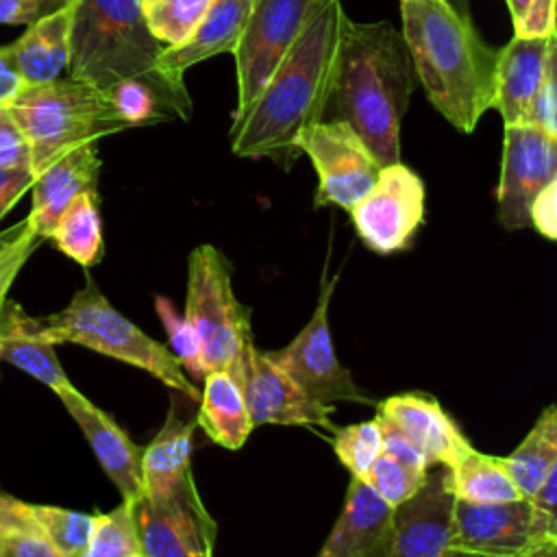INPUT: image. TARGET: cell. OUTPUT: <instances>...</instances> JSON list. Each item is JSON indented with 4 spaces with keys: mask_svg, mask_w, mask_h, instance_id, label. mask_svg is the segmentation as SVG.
<instances>
[{
    "mask_svg": "<svg viewBox=\"0 0 557 557\" xmlns=\"http://www.w3.org/2000/svg\"><path fill=\"white\" fill-rule=\"evenodd\" d=\"M337 276L322 278L320 296L309 322L302 331L283 348L268 350V355L318 403L333 407L335 403L376 405V400L361 389L350 370L337 359L331 329L329 305Z\"/></svg>",
    "mask_w": 557,
    "mask_h": 557,
    "instance_id": "cell-9",
    "label": "cell"
},
{
    "mask_svg": "<svg viewBox=\"0 0 557 557\" xmlns=\"http://www.w3.org/2000/svg\"><path fill=\"white\" fill-rule=\"evenodd\" d=\"M392 507L374 490L350 476L344 507L315 557H385Z\"/></svg>",
    "mask_w": 557,
    "mask_h": 557,
    "instance_id": "cell-20",
    "label": "cell"
},
{
    "mask_svg": "<svg viewBox=\"0 0 557 557\" xmlns=\"http://www.w3.org/2000/svg\"><path fill=\"white\" fill-rule=\"evenodd\" d=\"M0 546L4 557H63L46 537L30 503L0 492Z\"/></svg>",
    "mask_w": 557,
    "mask_h": 557,
    "instance_id": "cell-32",
    "label": "cell"
},
{
    "mask_svg": "<svg viewBox=\"0 0 557 557\" xmlns=\"http://www.w3.org/2000/svg\"><path fill=\"white\" fill-rule=\"evenodd\" d=\"M0 359H2V346H0Z\"/></svg>",
    "mask_w": 557,
    "mask_h": 557,
    "instance_id": "cell-50",
    "label": "cell"
},
{
    "mask_svg": "<svg viewBox=\"0 0 557 557\" xmlns=\"http://www.w3.org/2000/svg\"><path fill=\"white\" fill-rule=\"evenodd\" d=\"M557 542V520L540 516L529 498L507 503H455L457 557H524Z\"/></svg>",
    "mask_w": 557,
    "mask_h": 557,
    "instance_id": "cell-8",
    "label": "cell"
},
{
    "mask_svg": "<svg viewBox=\"0 0 557 557\" xmlns=\"http://www.w3.org/2000/svg\"><path fill=\"white\" fill-rule=\"evenodd\" d=\"M196 329L207 372L226 370L239 383L242 359L252 342L250 311L233 292V265L211 244L189 252L185 313Z\"/></svg>",
    "mask_w": 557,
    "mask_h": 557,
    "instance_id": "cell-7",
    "label": "cell"
},
{
    "mask_svg": "<svg viewBox=\"0 0 557 557\" xmlns=\"http://www.w3.org/2000/svg\"><path fill=\"white\" fill-rule=\"evenodd\" d=\"M348 213L370 250L379 255L405 250L424 222V183L403 161L387 163Z\"/></svg>",
    "mask_w": 557,
    "mask_h": 557,
    "instance_id": "cell-11",
    "label": "cell"
},
{
    "mask_svg": "<svg viewBox=\"0 0 557 557\" xmlns=\"http://www.w3.org/2000/svg\"><path fill=\"white\" fill-rule=\"evenodd\" d=\"M76 2L70 0L59 11L26 26L24 35L13 41L9 54L26 85H41L61 78L70 65L72 26Z\"/></svg>",
    "mask_w": 557,
    "mask_h": 557,
    "instance_id": "cell-25",
    "label": "cell"
},
{
    "mask_svg": "<svg viewBox=\"0 0 557 557\" xmlns=\"http://www.w3.org/2000/svg\"><path fill=\"white\" fill-rule=\"evenodd\" d=\"M426 472L416 470V468L381 453L376 457V461L372 463V468L368 470L363 481L374 490V494L385 505L396 507L418 492V487L424 483Z\"/></svg>",
    "mask_w": 557,
    "mask_h": 557,
    "instance_id": "cell-37",
    "label": "cell"
},
{
    "mask_svg": "<svg viewBox=\"0 0 557 557\" xmlns=\"http://www.w3.org/2000/svg\"><path fill=\"white\" fill-rule=\"evenodd\" d=\"M333 450L339 463L355 479H366L368 470L383 453V433L376 418L333 429Z\"/></svg>",
    "mask_w": 557,
    "mask_h": 557,
    "instance_id": "cell-34",
    "label": "cell"
},
{
    "mask_svg": "<svg viewBox=\"0 0 557 557\" xmlns=\"http://www.w3.org/2000/svg\"><path fill=\"white\" fill-rule=\"evenodd\" d=\"M30 511L35 520L39 522L41 531L50 540V544L63 555V557H76L91 533L94 516L54 507V505H30Z\"/></svg>",
    "mask_w": 557,
    "mask_h": 557,
    "instance_id": "cell-36",
    "label": "cell"
},
{
    "mask_svg": "<svg viewBox=\"0 0 557 557\" xmlns=\"http://www.w3.org/2000/svg\"><path fill=\"white\" fill-rule=\"evenodd\" d=\"M529 2H531V0H507L509 13H511V22H516V20L522 15V11L527 9Z\"/></svg>",
    "mask_w": 557,
    "mask_h": 557,
    "instance_id": "cell-47",
    "label": "cell"
},
{
    "mask_svg": "<svg viewBox=\"0 0 557 557\" xmlns=\"http://www.w3.org/2000/svg\"><path fill=\"white\" fill-rule=\"evenodd\" d=\"M70 76L96 89L154 70L163 46L150 35L141 0H74Z\"/></svg>",
    "mask_w": 557,
    "mask_h": 557,
    "instance_id": "cell-6",
    "label": "cell"
},
{
    "mask_svg": "<svg viewBox=\"0 0 557 557\" xmlns=\"http://www.w3.org/2000/svg\"><path fill=\"white\" fill-rule=\"evenodd\" d=\"M455 494L446 466H431L413 496L392 507L385 557H457Z\"/></svg>",
    "mask_w": 557,
    "mask_h": 557,
    "instance_id": "cell-14",
    "label": "cell"
},
{
    "mask_svg": "<svg viewBox=\"0 0 557 557\" xmlns=\"http://www.w3.org/2000/svg\"><path fill=\"white\" fill-rule=\"evenodd\" d=\"M416 87L403 35L389 22L342 24L320 122H344L381 165L400 161V124Z\"/></svg>",
    "mask_w": 557,
    "mask_h": 557,
    "instance_id": "cell-2",
    "label": "cell"
},
{
    "mask_svg": "<svg viewBox=\"0 0 557 557\" xmlns=\"http://www.w3.org/2000/svg\"><path fill=\"white\" fill-rule=\"evenodd\" d=\"M518 37H553L555 35V0H531L522 15L513 22Z\"/></svg>",
    "mask_w": 557,
    "mask_h": 557,
    "instance_id": "cell-41",
    "label": "cell"
},
{
    "mask_svg": "<svg viewBox=\"0 0 557 557\" xmlns=\"http://www.w3.org/2000/svg\"><path fill=\"white\" fill-rule=\"evenodd\" d=\"M26 87V83L22 81L11 54H9V48H0V107H9L17 96L20 91Z\"/></svg>",
    "mask_w": 557,
    "mask_h": 557,
    "instance_id": "cell-46",
    "label": "cell"
},
{
    "mask_svg": "<svg viewBox=\"0 0 557 557\" xmlns=\"http://www.w3.org/2000/svg\"><path fill=\"white\" fill-rule=\"evenodd\" d=\"M154 311L163 322L170 352L176 357L181 368L185 370L187 376H194L198 381L205 379L207 374V363H205V352H202V342L194 329V324L181 315L172 300L165 296H154Z\"/></svg>",
    "mask_w": 557,
    "mask_h": 557,
    "instance_id": "cell-35",
    "label": "cell"
},
{
    "mask_svg": "<svg viewBox=\"0 0 557 557\" xmlns=\"http://www.w3.org/2000/svg\"><path fill=\"white\" fill-rule=\"evenodd\" d=\"M0 168H30V148L9 107H0Z\"/></svg>",
    "mask_w": 557,
    "mask_h": 557,
    "instance_id": "cell-40",
    "label": "cell"
},
{
    "mask_svg": "<svg viewBox=\"0 0 557 557\" xmlns=\"http://www.w3.org/2000/svg\"><path fill=\"white\" fill-rule=\"evenodd\" d=\"M344 17L339 0H322L259 96L233 113L228 139L237 157L292 168L300 131L322 120Z\"/></svg>",
    "mask_w": 557,
    "mask_h": 557,
    "instance_id": "cell-1",
    "label": "cell"
},
{
    "mask_svg": "<svg viewBox=\"0 0 557 557\" xmlns=\"http://www.w3.org/2000/svg\"><path fill=\"white\" fill-rule=\"evenodd\" d=\"M50 239L63 255L83 268L96 265L104 250L98 191L78 194L61 213L57 226L50 233Z\"/></svg>",
    "mask_w": 557,
    "mask_h": 557,
    "instance_id": "cell-30",
    "label": "cell"
},
{
    "mask_svg": "<svg viewBox=\"0 0 557 557\" xmlns=\"http://www.w3.org/2000/svg\"><path fill=\"white\" fill-rule=\"evenodd\" d=\"M520 496L529 498L557 468V409L548 405L511 455L503 457Z\"/></svg>",
    "mask_w": 557,
    "mask_h": 557,
    "instance_id": "cell-29",
    "label": "cell"
},
{
    "mask_svg": "<svg viewBox=\"0 0 557 557\" xmlns=\"http://www.w3.org/2000/svg\"><path fill=\"white\" fill-rule=\"evenodd\" d=\"M9 111L28 141L33 174L72 146L124 131L109 96L72 76L26 85Z\"/></svg>",
    "mask_w": 557,
    "mask_h": 557,
    "instance_id": "cell-5",
    "label": "cell"
},
{
    "mask_svg": "<svg viewBox=\"0 0 557 557\" xmlns=\"http://www.w3.org/2000/svg\"><path fill=\"white\" fill-rule=\"evenodd\" d=\"M0 346L2 359L48 385L54 394L70 387L54 346L39 326V318L28 315L15 300H4L0 309Z\"/></svg>",
    "mask_w": 557,
    "mask_h": 557,
    "instance_id": "cell-26",
    "label": "cell"
},
{
    "mask_svg": "<svg viewBox=\"0 0 557 557\" xmlns=\"http://www.w3.org/2000/svg\"><path fill=\"white\" fill-rule=\"evenodd\" d=\"M135 520L144 557H211L215 522L196 487L172 498L135 500Z\"/></svg>",
    "mask_w": 557,
    "mask_h": 557,
    "instance_id": "cell-16",
    "label": "cell"
},
{
    "mask_svg": "<svg viewBox=\"0 0 557 557\" xmlns=\"http://www.w3.org/2000/svg\"><path fill=\"white\" fill-rule=\"evenodd\" d=\"M376 418L416 444L431 466L450 468L472 444L444 407L426 394L405 392L376 403Z\"/></svg>",
    "mask_w": 557,
    "mask_h": 557,
    "instance_id": "cell-18",
    "label": "cell"
},
{
    "mask_svg": "<svg viewBox=\"0 0 557 557\" xmlns=\"http://www.w3.org/2000/svg\"><path fill=\"white\" fill-rule=\"evenodd\" d=\"M448 481L455 498L466 503H507L522 498L503 457L485 455L474 446L448 468Z\"/></svg>",
    "mask_w": 557,
    "mask_h": 557,
    "instance_id": "cell-28",
    "label": "cell"
},
{
    "mask_svg": "<svg viewBox=\"0 0 557 557\" xmlns=\"http://www.w3.org/2000/svg\"><path fill=\"white\" fill-rule=\"evenodd\" d=\"M527 557H557V542H553V544H544V546L535 548L533 553H529Z\"/></svg>",
    "mask_w": 557,
    "mask_h": 557,
    "instance_id": "cell-48",
    "label": "cell"
},
{
    "mask_svg": "<svg viewBox=\"0 0 557 557\" xmlns=\"http://www.w3.org/2000/svg\"><path fill=\"white\" fill-rule=\"evenodd\" d=\"M239 385L252 424L322 426L333 431L335 407L313 400L270 355L250 344L242 359Z\"/></svg>",
    "mask_w": 557,
    "mask_h": 557,
    "instance_id": "cell-15",
    "label": "cell"
},
{
    "mask_svg": "<svg viewBox=\"0 0 557 557\" xmlns=\"http://www.w3.org/2000/svg\"><path fill=\"white\" fill-rule=\"evenodd\" d=\"M555 61L553 37H518L496 54V98L494 109L505 124H524L529 104L546 74L548 63Z\"/></svg>",
    "mask_w": 557,
    "mask_h": 557,
    "instance_id": "cell-21",
    "label": "cell"
},
{
    "mask_svg": "<svg viewBox=\"0 0 557 557\" xmlns=\"http://www.w3.org/2000/svg\"><path fill=\"white\" fill-rule=\"evenodd\" d=\"M524 557H527V555H524Z\"/></svg>",
    "mask_w": 557,
    "mask_h": 557,
    "instance_id": "cell-51",
    "label": "cell"
},
{
    "mask_svg": "<svg viewBox=\"0 0 557 557\" xmlns=\"http://www.w3.org/2000/svg\"><path fill=\"white\" fill-rule=\"evenodd\" d=\"M322 0H252L233 50L237 67V109H246L265 87Z\"/></svg>",
    "mask_w": 557,
    "mask_h": 557,
    "instance_id": "cell-10",
    "label": "cell"
},
{
    "mask_svg": "<svg viewBox=\"0 0 557 557\" xmlns=\"http://www.w3.org/2000/svg\"><path fill=\"white\" fill-rule=\"evenodd\" d=\"M102 91L109 96L124 128L174 120L187 122L194 113L185 83L170 78L157 67L139 76L122 78Z\"/></svg>",
    "mask_w": 557,
    "mask_h": 557,
    "instance_id": "cell-22",
    "label": "cell"
},
{
    "mask_svg": "<svg viewBox=\"0 0 557 557\" xmlns=\"http://www.w3.org/2000/svg\"><path fill=\"white\" fill-rule=\"evenodd\" d=\"M296 146L318 172L315 207L335 205L350 211L370 191L383 168L344 122H315L300 131Z\"/></svg>",
    "mask_w": 557,
    "mask_h": 557,
    "instance_id": "cell-12",
    "label": "cell"
},
{
    "mask_svg": "<svg viewBox=\"0 0 557 557\" xmlns=\"http://www.w3.org/2000/svg\"><path fill=\"white\" fill-rule=\"evenodd\" d=\"M529 226L546 239L557 237V181L548 183L531 202Z\"/></svg>",
    "mask_w": 557,
    "mask_h": 557,
    "instance_id": "cell-44",
    "label": "cell"
},
{
    "mask_svg": "<svg viewBox=\"0 0 557 557\" xmlns=\"http://www.w3.org/2000/svg\"><path fill=\"white\" fill-rule=\"evenodd\" d=\"M213 0H141L150 35L165 48L185 41Z\"/></svg>",
    "mask_w": 557,
    "mask_h": 557,
    "instance_id": "cell-33",
    "label": "cell"
},
{
    "mask_svg": "<svg viewBox=\"0 0 557 557\" xmlns=\"http://www.w3.org/2000/svg\"><path fill=\"white\" fill-rule=\"evenodd\" d=\"M33 178L30 168H0V220L30 189Z\"/></svg>",
    "mask_w": 557,
    "mask_h": 557,
    "instance_id": "cell-45",
    "label": "cell"
},
{
    "mask_svg": "<svg viewBox=\"0 0 557 557\" xmlns=\"http://www.w3.org/2000/svg\"><path fill=\"white\" fill-rule=\"evenodd\" d=\"M100 157L98 141H83L67 148L39 174H35L30 191L33 207L28 224L39 239H50L61 213L83 191H98Z\"/></svg>",
    "mask_w": 557,
    "mask_h": 557,
    "instance_id": "cell-19",
    "label": "cell"
},
{
    "mask_svg": "<svg viewBox=\"0 0 557 557\" xmlns=\"http://www.w3.org/2000/svg\"><path fill=\"white\" fill-rule=\"evenodd\" d=\"M39 326L52 344L70 342L131 363L165 383L172 392L200 400V389L189 381L170 348L122 315L89 274L85 287L72 296L67 307L39 318Z\"/></svg>",
    "mask_w": 557,
    "mask_h": 557,
    "instance_id": "cell-4",
    "label": "cell"
},
{
    "mask_svg": "<svg viewBox=\"0 0 557 557\" xmlns=\"http://www.w3.org/2000/svg\"><path fill=\"white\" fill-rule=\"evenodd\" d=\"M67 413L81 426L100 468L122 494V500H139L141 487V448L124 433V429L74 385L57 392Z\"/></svg>",
    "mask_w": 557,
    "mask_h": 557,
    "instance_id": "cell-17",
    "label": "cell"
},
{
    "mask_svg": "<svg viewBox=\"0 0 557 557\" xmlns=\"http://www.w3.org/2000/svg\"><path fill=\"white\" fill-rule=\"evenodd\" d=\"M76 557H144L135 520V500H122L107 513H94L89 540Z\"/></svg>",
    "mask_w": 557,
    "mask_h": 557,
    "instance_id": "cell-31",
    "label": "cell"
},
{
    "mask_svg": "<svg viewBox=\"0 0 557 557\" xmlns=\"http://www.w3.org/2000/svg\"><path fill=\"white\" fill-rule=\"evenodd\" d=\"M524 124L540 128L542 133L557 137V83H555V61L548 63L546 74L529 104Z\"/></svg>",
    "mask_w": 557,
    "mask_h": 557,
    "instance_id": "cell-39",
    "label": "cell"
},
{
    "mask_svg": "<svg viewBox=\"0 0 557 557\" xmlns=\"http://www.w3.org/2000/svg\"><path fill=\"white\" fill-rule=\"evenodd\" d=\"M553 181H557V137L531 124H505L496 189L500 226L527 228L533 198Z\"/></svg>",
    "mask_w": 557,
    "mask_h": 557,
    "instance_id": "cell-13",
    "label": "cell"
},
{
    "mask_svg": "<svg viewBox=\"0 0 557 557\" xmlns=\"http://www.w3.org/2000/svg\"><path fill=\"white\" fill-rule=\"evenodd\" d=\"M0 557H4V553H2V546H0Z\"/></svg>",
    "mask_w": 557,
    "mask_h": 557,
    "instance_id": "cell-49",
    "label": "cell"
},
{
    "mask_svg": "<svg viewBox=\"0 0 557 557\" xmlns=\"http://www.w3.org/2000/svg\"><path fill=\"white\" fill-rule=\"evenodd\" d=\"M403 41L431 107L474 133L496 98V54L453 0H400Z\"/></svg>",
    "mask_w": 557,
    "mask_h": 557,
    "instance_id": "cell-3",
    "label": "cell"
},
{
    "mask_svg": "<svg viewBox=\"0 0 557 557\" xmlns=\"http://www.w3.org/2000/svg\"><path fill=\"white\" fill-rule=\"evenodd\" d=\"M250 7L252 0H213L185 41L165 46L159 52L154 67L170 78L183 81L187 67L205 59L233 52L248 20Z\"/></svg>",
    "mask_w": 557,
    "mask_h": 557,
    "instance_id": "cell-24",
    "label": "cell"
},
{
    "mask_svg": "<svg viewBox=\"0 0 557 557\" xmlns=\"http://www.w3.org/2000/svg\"><path fill=\"white\" fill-rule=\"evenodd\" d=\"M198 424L222 448L239 450L255 429L242 385L226 370H211L202 379Z\"/></svg>",
    "mask_w": 557,
    "mask_h": 557,
    "instance_id": "cell-27",
    "label": "cell"
},
{
    "mask_svg": "<svg viewBox=\"0 0 557 557\" xmlns=\"http://www.w3.org/2000/svg\"><path fill=\"white\" fill-rule=\"evenodd\" d=\"M191 435L194 422L183 420L172 403L159 433L141 450V496L163 500L196 487L191 476Z\"/></svg>",
    "mask_w": 557,
    "mask_h": 557,
    "instance_id": "cell-23",
    "label": "cell"
},
{
    "mask_svg": "<svg viewBox=\"0 0 557 557\" xmlns=\"http://www.w3.org/2000/svg\"><path fill=\"white\" fill-rule=\"evenodd\" d=\"M376 418V416H374ZM379 420V424H381V433H383V453L385 455H389V457H394V459H398V461H403V463H407V466H411V468H416V470H422V472H426L429 468H431V463H429V459L424 457V453L416 446V444H411L400 431H396L389 422H385V420H381V418H376Z\"/></svg>",
    "mask_w": 557,
    "mask_h": 557,
    "instance_id": "cell-43",
    "label": "cell"
},
{
    "mask_svg": "<svg viewBox=\"0 0 557 557\" xmlns=\"http://www.w3.org/2000/svg\"><path fill=\"white\" fill-rule=\"evenodd\" d=\"M39 242L41 239L33 233L28 220H22L0 233V309L17 272L28 261L30 252L37 248Z\"/></svg>",
    "mask_w": 557,
    "mask_h": 557,
    "instance_id": "cell-38",
    "label": "cell"
},
{
    "mask_svg": "<svg viewBox=\"0 0 557 557\" xmlns=\"http://www.w3.org/2000/svg\"><path fill=\"white\" fill-rule=\"evenodd\" d=\"M70 0H0V24H33Z\"/></svg>",
    "mask_w": 557,
    "mask_h": 557,
    "instance_id": "cell-42",
    "label": "cell"
}]
</instances>
